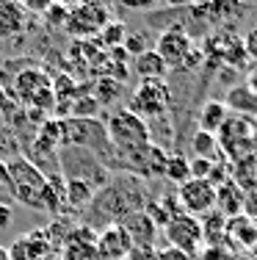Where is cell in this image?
I'll list each match as a JSON object with an SVG mask.
<instances>
[{
  "mask_svg": "<svg viewBox=\"0 0 257 260\" xmlns=\"http://www.w3.org/2000/svg\"><path fill=\"white\" fill-rule=\"evenodd\" d=\"M144 202V194L141 188L136 185V180L130 183H111L102 188V194H97L89 205V219H102L108 227L111 224H119L127 213L138 210V205Z\"/></svg>",
  "mask_w": 257,
  "mask_h": 260,
  "instance_id": "obj_1",
  "label": "cell"
},
{
  "mask_svg": "<svg viewBox=\"0 0 257 260\" xmlns=\"http://www.w3.org/2000/svg\"><path fill=\"white\" fill-rule=\"evenodd\" d=\"M6 172H9V180H11V197L28 208L42 210V191L47 185L45 172L33 160H28L22 155H14L6 160Z\"/></svg>",
  "mask_w": 257,
  "mask_h": 260,
  "instance_id": "obj_2",
  "label": "cell"
},
{
  "mask_svg": "<svg viewBox=\"0 0 257 260\" xmlns=\"http://www.w3.org/2000/svg\"><path fill=\"white\" fill-rule=\"evenodd\" d=\"M105 133H108V141H111L116 158H125L130 152L141 150L144 144H150V127H146V122L127 108L108 116Z\"/></svg>",
  "mask_w": 257,
  "mask_h": 260,
  "instance_id": "obj_3",
  "label": "cell"
},
{
  "mask_svg": "<svg viewBox=\"0 0 257 260\" xmlns=\"http://www.w3.org/2000/svg\"><path fill=\"white\" fill-rule=\"evenodd\" d=\"M218 139V150L227 160H241L254 152V141H257V122L252 116L243 114H230L224 127L216 133Z\"/></svg>",
  "mask_w": 257,
  "mask_h": 260,
  "instance_id": "obj_4",
  "label": "cell"
},
{
  "mask_svg": "<svg viewBox=\"0 0 257 260\" xmlns=\"http://www.w3.org/2000/svg\"><path fill=\"white\" fill-rule=\"evenodd\" d=\"M155 53L161 55L163 61H166L169 70H191V67H197L205 55H202L199 47H194V39L186 34L180 25L163 30L161 36H158V45H155Z\"/></svg>",
  "mask_w": 257,
  "mask_h": 260,
  "instance_id": "obj_5",
  "label": "cell"
},
{
  "mask_svg": "<svg viewBox=\"0 0 257 260\" xmlns=\"http://www.w3.org/2000/svg\"><path fill=\"white\" fill-rule=\"evenodd\" d=\"M64 144L66 147H81V150H91L102 160L116 158L111 141H108L105 125L94 119H64Z\"/></svg>",
  "mask_w": 257,
  "mask_h": 260,
  "instance_id": "obj_6",
  "label": "cell"
},
{
  "mask_svg": "<svg viewBox=\"0 0 257 260\" xmlns=\"http://www.w3.org/2000/svg\"><path fill=\"white\" fill-rule=\"evenodd\" d=\"M108 17H111V9L105 6V0H83L75 9H69L64 28L78 39H89L108 25Z\"/></svg>",
  "mask_w": 257,
  "mask_h": 260,
  "instance_id": "obj_7",
  "label": "cell"
},
{
  "mask_svg": "<svg viewBox=\"0 0 257 260\" xmlns=\"http://www.w3.org/2000/svg\"><path fill=\"white\" fill-rule=\"evenodd\" d=\"M169 100H171V94L163 80H141L138 89L133 91L127 111H133L141 119L144 116H163V111L169 108Z\"/></svg>",
  "mask_w": 257,
  "mask_h": 260,
  "instance_id": "obj_8",
  "label": "cell"
},
{
  "mask_svg": "<svg viewBox=\"0 0 257 260\" xmlns=\"http://www.w3.org/2000/svg\"><path fill=\"white\" fill-rule=\"evenodd\" d=\"M119 166H125L130 175L141 177V180H155V177H163V169H166V150L150 141L141 150L119 158Z\"/></svg>",
  "mask_w": 257,
  "mask_h": 260,
  "instance_id": "obj_9",
  "label": "cell"
},
{
  "mask_svg": "<svg viewBox=\"0 0 257 260\" xmlns=\"http://www.w3.org/2000/svg\"><path fill=\"white\" fill-rule=\"evenodd\" d=\"M177 202H180L182 213L188 216H207L210 210H216V188L207 180H186L177 185Z\"/></svg>",
  "mask_w": 257,
  "mask_h": 260,
  "instance_id": "obj_10",
  "label": "cell"
},
{
  "mask_svg": "<svg viewBox=\"0 0 257 260\" xmlns=\"http://www.w3.org/2000/svg\"><path fill=\"white\" fill-rule=\"evenodd\" d=\"M166 238L177 252L194 255V252L199 249V244L205 241V235H202V221L194 219V216H188V213L174 216L166 224Z\"/></svg>",
  "mask_w": 257,
  "mask_h": 260,
  "instance_id": "obj_11",
  "label": "cell"
},
{
  "mask_svg": "<svg viewBox=\"0 0 257 260\" xmlns=\"http://www.w3.org/2000/svg\"><path fill=\"white\" fill-rule=\"evenodd\" d=\"M94 249H97V257L125 260V257H130V252L136 249V246H133L130 235L125 233V227H122V224H111V227H105V230L97 235Z\"/></svg>",
  "mask_w": 257,
  "mask_h": 260,
  "instance_id": "obj_12",
  "label": "cell"
},
{
  "mask_svg": "<svg viewBox=\"0 0 257 260\" xmlns=\"http://www.w3.org/2000/svg\"><path fill=\"white\" fill-rule=\"evenodd\" d=\"M53 249V241L47 230H33L22 238H17L11 246H6L9 260H45Z\"/></svg>",
  "mask_w": 257,
  "mask_h": 260,
  "instance_id": "obj_13",
  "label": "cell"
},
{
  "mask_svg": "<svg viewBox=\"0 0 257 260\" xmlns=\"http://www.w3.org/2000/svg\"><path fill=\"white\" fill-rule=\"evenodd\" d=\"M53 86V78L47 75L42 67H36V64H30L28 70H22V72H17V78H14V86H11V97L14 100H20V103H25L30 105V100H33L36 94H39L42 89H50Z\"/></svg>",
  "mask_w": 257,
  "mask_h": 260,
  "instance_id": "obj_14",
  "label": "cell"
},
{
  "mask_svg": "<svg viewBox=\"0 0 257 260\" xmlns=\"http://www.w3.org/2000/svg\"><path fill=\"white\" fill-rule=\"evenodd\" d=\"M119 224L125 227L127 235H130L133 246H152V244H155V238H158L155 221H152L144 210H133V213H127Z\"/></svg>",
  "mask_w": 257,
  "mask_h": 260,
  "instance_id": "obj_15",
  "label": "cell"
},
{
  "mask_svg": "<svg viewBox=\"0 0 257 260\" xmlns=\"http://www.w3.org/2000/svg\"><path fill=\"white\" fill-rule=\"evenodd\" d=\"M25 25H28V11L20 0H11V3L0 6V39L17 36L20 30H25Z\"/></svg>",
  "mask_w": 257,
  "mask_h": 260,
  "instance_id": "obj_16",
  "label": "cell"
},
{
  "mask_svg": "<svg viewBox=\"0 0 257 260\" xmlns=\"http://www.w3.org/2000/svg\"><path fill=\"white\" fill-rule=\"evenodd\" d=\"M64 144V119H45L39 136L33 141V152L39 155H56V147Z\"/></svg>",
  "mask_w": 257,
  "mask_h": 260,
  "instance_id": "obj_17",
  "label": "cell"
},
{
  "mask_svg": "<svg viewBox=\"0 0 257 260\" xmlns=\"http://www.w3.org/2000/svg\"><path fill=\"white\" fill-rule=\"evenodd\" d=\"M243 200H246V194H243L232 180H227L224 185L216 188V210L224 219H232V216L243 213Z\"/></svg>",
  "mask_w": 257,
  "mask_h": 260,
  "instance_id": "obj_18",
  "label": "cell"
},
{
  "mask_svg": "<svg viewBox=\"0 0 257 260\" xmlns=\"http://www.w3.org/2000/svg\"><path fill=\"white\" fill-rule=\"evenodd\" d=\"M133 72L141 80H163V75L169 72V67L155 50H146V53L133 58Z\"/></svg>",
  "mask_w": 257,
  "mask_h": 260,
  "instance_id": "obj_19",
  "label": "cell"
},
{
  "mask_svg": "<svg viewBox=\"0 0 257 260\" xmlns=\"http://www.w3.org/2000/svg\"><path fill=\"white\" fill-rule=\"evenodd\" d=\"M227 116H230L227 103H222V100H207L205 105H202V111H199V130L216 136L218 130L224 127Z\"/></svg>",
  "mask_w": 257,
  "mask_h": 260,
  "instance_id": "obj_20",
  "label": "cell"
},
{
  "mask_svg": "<svg viewBox=\"0 0 257 260\" xmlns=\"http://www.w3.org/2000/svg\"><path fill=\"white\" fill-rule=\"evenodd\" d=\"M94 200V185L81 177H66V205L72 208H89Z\"/></svg>",
  "mask_w": 257,
  "mask_h": 260,
  "instance_id": "obj_21",
  "label": "cell"
},
{
  "mask_svg": "<svg viewBox=\"0 0 257 260\" xmlns=\"http://www.w3.org/2000/svg\"><path fill=\"white\" fill-rule=\"evenodd\" d=\"M227 108H232L235 114H243V116H252L257 114V94L249 86H238L227 94Z\"/></svg>",
  "mask_w": 257,
  "mask_h": 260,
  "instance_id": "obj_22",
  "label": "cell"
},
{
  "mask_svg": "<svg viewBox=\"0 0 257 260\" xmlns=\"http://www.w3.org/2000/svg\"><path fill=\"white\" fill-rule=\"evenodd\" d=\"M191 150H194V155H197V158H207V160H213V164L224 160L222 150H218V139L213 133H205V130H197V133H194Z\"/></svg>",
  "mask_w": 257,
  "mask_h": 260,
  "instance_id": "obj_23",
  "label": "cell"
},
{
  "mask_svg": "<svg viewBox=\"0 0 257 260\" xmlns=\"http://www.w3.org/2000/svg\"><path fill=\"white\" fill-rule=\"evenodd\" d=\"M235 177L232 180H238L235 185L241 191H257V155H246V158H241V160H235Z\"/></svg>",
  "mask_w": 257,
  "mask_h": 260,
  "instance_id": "obj_24",
  "label": "cell"
},
{
  "mask_svg": "<svg viewBox=\"0 0 257 260\" xmlns=\"http://www.w3.org/2000/svg\"><path fill=\"white\" fill-rule=\"evenodd\" d=\"M163 177L171 180L174 185H182L186 180H191L188 158H182V155H166V169H163Z\"/></svg>",
  "mask_w": 257,
  "mask_h": 260,
  "instance_id": "obj_25",
  "label": "cell"
},
{
  "mask_svg": "<svg viewBox=\"0 0 257 260\" xmlns=\"http://www.w3.org/2000/svg\"><path fill=\"white\" fill-rule=\"evenodd\" d=\"M125 22H116V20H108V25L100 30V45L102 50H114V47H122L125 45Z\"/></svg>",
  "mask_w": 257,
  "mask_h": 260,
  "instance_id": "obj_26",
  "label": "cell"
},
{
  "mask_svg": "<svg viewBox=\"0 0 257 260\" xmlns=\"http://www.w3.org/2000/svg\"><path fill=\"white\" fill-rule=\"evenodd\" d=\"M119 91H122V83L119 80H114V78H100L97 80V94H94V100L100 103V105H111L119 100Z\"/></svg>",
  "mask_w": 257,
  "mask_h": 260,
  "instance_id": "obj_27",
  "label": "cell"
},
{
  "mask_svg": "<svg viewBox=\"0 0 257 260\" xmlns=\"http://www.w3.org/2000/svg\"><path fill=\"white\" fill-rule=\"evenodd\" d=\"M97 111H100V103L94 100V94H81L72 100L69 114H72V119H91Z\"/></svg>",
  "mask_w": 257,
  "mask_h": 260,
  "instance_id": "obj_28",
  "label": "cell"
},
{
  "mask_svg": "<svg viewBox=\"0 0 257 260\" xmlns=\"http://www.w3.org/2000/svg\"><path fill=\"white\" fill-rule=\"evenodd\" d=\"M188 169H191L194 180H207V177H210V169H213V160L194 158V160H188Z\"/></svg>",
  "mask_w": 257,
  "mask_h": 260,
  "instance_id": "obj_29",
  "label": "cell"
},
{
  "mask_svg": "<svg viewBox=\"0 0 257 260\" xmlns=\"http://www.w3.org/2000/svg\"><path fill=\"white\" fill-rule=\"evenodd\" d=\"M125 53L127 55H141V53H146V39H144V34H130V36H125Z\"/></svg>",
  "mask_w": 257,
  "mask_h": 260,
  "instance_id": "obj_30",
  "label": "cell"
},
{
  "mask_svg": "<svg viewBox=\"0 0 257 260\" xmlns=\"http://www.w3.org/2000/svg\"><path fill=\"white\" fill-rule=\"evenodd\" d=\"M9 200H14L11 197V180H9V172H6V160H0V202L9 205Z\"/></svg>",
  "mask_w": 257,
  "mask_h": 260,
  "instance_id": "obj_31",
  "label": "cell"
},
{
  "mask_svg": "<svg viewBox=\"0 0 257 260\" xmlns=\"http://www.w3.org/2000/svg\"><path fill=\"white\" fill-rule=\"evenodd\" d=\"M45 17H47V22H56V25L64 28V25H66V17H69V9H64V6L53 3L50 9L45 11Z\"/></svg>",
  "mask_w": 257,
  "mask_h": 260,
  "instance_id": "obj_32",
  "label": "cell"
},
{
  "mask_svg": "<svg viewBox=\"0 0 257 260\" xmlns=\"http://www.w3.org/2000/svg\"><path fill=\"white\" fill-rule=\"evenodd\" d=\"M14 111H17V103H14V97H11V91L6 89V86H0V114L11 116Z\"/></svg>",
  "mask_w": 257,
  "mask_h": 260,
  "instance_id": "obj_33",
  "label": "cell"
},
{
  "mask_svg": "<svg viewBox=\"0 0 257 260\" xmlns=\"http://www.w3.org/2000/svg\"><path fill=\"white\" fill-rule=\"evenodd\" d=\"M241 45H243V50H246L249 58H254V61H257V28L246 30V36H243Z\"/></svg>",
  "mask_w": 257,
  "mask_h": 260,
  "instance_id": "obj_34",
  "label": "cell"
},
{
  "mask_svg": "<svg viewBox=\"0 0 257 260\" xmlns=\"http://www.w3.org/2000/svg\"><path fill=\"white\" fill-rule=\"evenodd\" d=\"M20 3L25 6V11H42V14H45L53 6V0H20Z\"/></svg>",
  "mask_w": 257,
  "mask_h": 260,
  "instance_id": "obj_35",
  "label": "cell"
},
{
  "mask_svg": "<svg viewBox=\"0 0 257 260\" xmlns=\"http://www.w3.org/2000/svg\"><path fill=\"white\" fill-rule=\"evenodd\" d=\"M243 210H246L249 216H254V219H257V191L246 194V200H243Z\"/></svg>",
  "mask_w": 257,
  "mask_h": 260,
  "instance_id": "obj_36",
  "label": "cell"
},
{
  "mask_svg": "<svg viewBox=\"0 0 257 260\" xmlns=\"http://www.w3.org/2000/svg\"><path fill=\"white\" fill-rule=\"evenodd\" d=\"M9 224H11V205H3V202H0V230L9 227Z\"/></svg>",
  "mask_w": 257,
  "mask_h": 260,
  "instance_id": "obj_37",
  "label": "cell"
},
{
  "mask_svg": "<svg viewBox=\"0 0 257 260\" xmlns=\"http://www.w3.org/2000/svg\"><path fill=\"white\" fill-rule=\"evenodd\" d=\"M122 3H125L127 9H146V6H152L155 0H122Z\"/></svg>",
  "mask_w": 257,
  "mask_h": 260,
  "instance_id": "obj_38",
  "label": "cell"
},
{
  "mask_svg": "<svg viewBox=\"0 0 257 260\" xmlns=\"http://www.w3.org/2000/svg\"><path fill=\"white\" fill-rule=\"evenodd\" d=\"M169 6H194V0H166Z\"/></svg>",
  "mask_w": 257,
  "mask_h": 260,
  "instance_id": "obj_39",
  "label": "cell"
},
{
  "mask_svg": "<svg viewBox=\"0 0 257 260\" xmlns=\"http://www.w3.org/2000/svg\"><path fill=\"white\" fill-rule=\"evenodd\" d=\"M53 3H58V6H64V9H69V6L78 3V0H53Z\"/></svg>",
  "mask_w": 257,
  "mask_h": 260,
  "instance_id": "obj_40",
  "label": "cell"
},
{
  "mask_svg": "<svg viewBox=\"0 0 257 260\" xmlns=\"http://www.w3.org/2000/svg\"><path fill=\"white\" fill-rule=\"evenodd\" d=\"M0 260H9V252H6V246H0Z\"/></svg>",
  "mask_w": 257,
  "mask_h": 260,
  "instance_id": "obj_41",
  "label": "cell"
},
{
  "mask_svg": "<svg viewBox=\"0 0 257 260\" xmlns=\"http://www.w3.org/2000/svg\"><path fill=\"white\" fill-rule=\"evenodd\" d=\"M194 3H210V0H194Z\"/></svg>",
  "mask_w": 257,
  "mask_h": 260,
  "instance_id": "obj_42",
  "label": "cell"
},
{
  "mask_svg": "<svg viewBox=\"0 0 257 260\" xmlns=\"http://www.w3.org/2000/svg\"><path fill=\"white\" fill-rule=\"evenodd\" d=\"M6 3H11V0H0V6H6Z\"/></svg>",
  "mask_w": 257,
  "mask_h": 260,
  "instance_id": "obj_43",
  "label": "cell"
}]
</instances>
